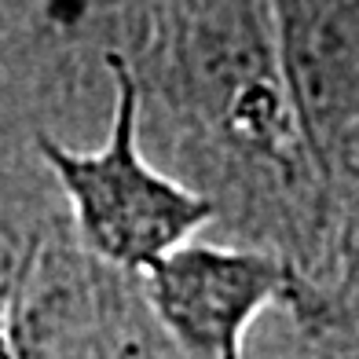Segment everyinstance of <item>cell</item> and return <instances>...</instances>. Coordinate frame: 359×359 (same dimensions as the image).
<instances>
[{
  "label": "cell",
  "mask_w": 359,
  "mask_h": 359,
  "mask_svg": "<svg viewBox=\"0 0 359 359\" xmlns=\"http://www.w3.org/2000/svg\"><path fill=\"white\" fill-rule=\"evenodd\" d=\"M143 275L158 319L191 359H242V337L268 304L301 301V275L286 260L194 238Z\"/></svg>",
  "instance_id": "7a4b0ae2"
},
{
  "label": "cell",
  "mask_w": 359,
  "mask_h": 359,
  "mask_svg": "<svg viewBox=\"0 0 359 359\" xmlns=\"http://www.w3.org/2000/svg\"><path fill=\"white\" fill-rule=\"evenodd\" d=\"M107 62L118 85L107 143L100 151H70L41 136L37 147L67 191L85 246L125 271H147L202 231L213 217V202L143 161L136 143V77L125 59L110 55Z\"/></svg>",
  "instance_id": "6da1fadb"
}]
</instances>
